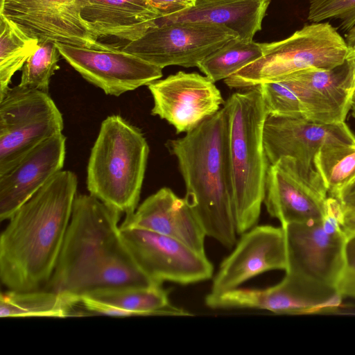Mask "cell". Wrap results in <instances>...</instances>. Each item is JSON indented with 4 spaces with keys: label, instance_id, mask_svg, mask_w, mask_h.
I'll return each mask as SVG.
<instances>
[{
    "label": "cell",
    "instance_id": "obj_33",
    "mask_svg": "<svg viewBox=\"0 0 355 355\" xmlns=\"http://www.w3.org/2000/svg\"><path fill=\"white\" fill-rule=\"evenodd\" d=\"M337 288L343 297L355 299V271L345 270Z\"/></svg>",
    "mask_w": 355,
    "mask_h": 355
},
{
    "label": "cell",
    "instance_id": "obj_25",
    "mask_svg": "<svg viewBox=\"0 0 355 355\" xmlns=\"http://www.w3.org/2000/svg\"><path fill=\"white\" fill-rule=\"evenodd\" d=\"M314 165L329 196L336 198L343 189L355 181V144L324 145L315 155Z\"/></svg>",
    "mask_w": 355,
    "mask_h": 355
},
{
    "label": "cell",
    "instance_id": "obj_7",
    "mask_svg": "<svg viewBox=\"0 0 355 355\" xmlns=\"http://www.w3.org/2000/svg\"><path fill=\"white\" fill-rule=\"evenodd\" d=\"M327 214L321 220L282 225L287 266L285 272L337 287L346 270L340 202L328 196Z\"/></svg>",
    "mask_w": 355,
    "mask_h": 355
},
{
    "label": "cell",
    "instance_id": "obj_10",
    "mask_svg": "<svg viewBox=\"0 0 355 355\" xmlns=\"http://www.w3.org/2000/svg\"><path fill=\"white\" fill-rule=\"evenodd\" d=\"M239 37L224 26L205 22L176 21L156 25L121 49L162 69L198 67L207 56Z\"/></svg>",
    "mask_w": 355,
    "mask_h": 355
},
{
    "label": "cell",
    "instance_id": "obj_32",
    "mask_svg": "<svg viewBox=\"0 0 355 355\" xmlns=\"http://www.w3.org/2000/svg\"><path fill=\"white\" fill-rule=\"evenodd\" d=\"M148 1L162 15V17L170 15L192 7L197 1V0Z\"/></svg>",
    "mask_w": 355,
    "mask_h": 355
},
{
    "label": "cell",
    "instance_id": "obj_27",
    "mask_svg": "<svg viewBox=\"0 0 355 355\" xmlns=\"http://www.w3.org/2000/svg\"><path fill=\"white\" fill-rule=\"evenodd\" d=\"M38 42L0 14V98L10 88L12 77L23 68Z\"/></svg>",
    "mask_w": 355,
    "mask_h": 355
},
{
    "label": "cell",
    "instance_id": "obj_17",
    "mask_svg": "<svg viewBox=\"0 0 355 355\" xmlns=\"http://www.w3.org/2000/svg\"><path fill=\"white\" fill-rule=\"evenodd\" d=\"M263 143L270 164L289 157L315 167L314 159L321 147L330 143L355 144V135L345 122L326 124L302 117L268 115Z\"/></svg>",
    "mask_w": 355,
    "mask_h": 355
},
{
    "label": "cell",
    "instance_id": "obj_41",
    "mask_svg": "<svg viewBox=\"0 0 355 355\" xmlns=\"http://www.w3.org/2000/svg\"><path fill=\"white\" fill-rule=\"evenodd\" d=\"M355 94V89H354V93H353V94ZM352 96H353V95H352Z\"/></svg>",
    "mask_w": 355,
    "mask_h": 355
},
{
    "label": "cell",
    "instance_id": "obj_40",
    "mask_svg": "<svg viewBox=\"0 0 355 355\" xmlns=\"http://www.w3.org/2000/svg\"><path fill=\"white\" fill-rule=\"evenodd\" d=\"M354 213H355V207H354L352 210H351L350 211H349L348 213L345 214L343 216V217H344V216H349V215H351V214H354Z\"/></svg>",
    "mask_w": 355,
    "mask_h": 355
},
{
    "label": "cell",
    "instance_id": "obj_36",
    "mask_svg": "<svg viewBox=\"0 0 355 355\" xmlns=\"http://www.w3.org/2000/svg\"><path fill=\"white\" fill-rule=\"evenodd\" d=\"M341 225L346 236L355 233V213L344 216Z\"/></svg>",
    "mask_w": 355,
    "mask_h": 355
},
{
    "label": "cell",
    "instance_id": "obj_35",
    "mask_svg": "<svg viewBox=\"0 0 355 355\" xmlns=\"http://www.w3.org/2000/svg\"><path fill=\"white\" fill-rule=\"evenodd\" d=\"M345 270L355 271V233L347 236L345 245Z\"/></svg>",
    "mask_w": 355,
    "mask_h": 355
},
{
    "label": "cell",
    "instance_id": "obj_12",
    "mask_svg": "<svg viewBox=\"0 0 355 355\" xmlns=\"http://www.w3.org/2000/svg\"><path fill=\"white\" fill-rule=\"evenodd\" d=\"M120 231L132 258L155 284L171 282L188 285L213 277L214 267L206 254L177 239L140 229Z\"/></svg>",
    "mask_w": 355,
    "mask_h": 355
},
{
    "label": "cell",
    "instance_id": "obj_31",
    "mask_svg": "<svg viewBox=\"0 0 355 355\" xmlns=\"http://www.w3.org/2000/svg\"><path fill=\"white\" fill-rule=\"evenodd\" d=\"M80 304L86 310L95 314L116 317L133 316L128 311L106 302L97 300L87 295H82L80 297Z\"/></svg>",
    "mask_w": 355,
    "mask_h": 355
},
{
    "label": "cell",
    "instance_id": "obj_3",
    "mask_svg": "<svg viewBox=\"0 0 355 355\" xmlns=\"http://www.w3.org/2000/svg\"><path fill=\"white\" fill-rule=\"evenodd\" d=\"M237 234L257 225L270 163L263 143L268 115L260 87L232 94L223 104Z\"/></svg>",
    "mask_w": 355,
    "mask_h": 355
},
{
    "label": "cell",
    "instance_id": "obj_19",
    "mask_svg": "<svg viewBox=\"0 0 355 355\" xmlns=\"http://www.w3.org/2000/svg\"><path fill=\"white\" fill-rule=\"evenodd\" d=\"M120 230L140 229L177 239L205 254V232L185 198L162 187L126 214Z\"/></svg>",
    "mask_w": 355,
    "mask_h": 355
},
{
    "label": "cell",
    "instance_id": "obj_21",
    "mask_svg": "<svg viewBox=\"0 0 355 355\" xmlns=\"http://www.w3.org/2000/svg\"><path fill=\"white\" fill-rule=\"evenodd\" d=\"M271 0H197L194 6L156 20V25L198 21L224 26L239 39L253 40Z\"/></svg>",
    "mask_w": 355,
    "mask_h": 355
},
{
    "label": "cell",
    "instance_id": "obj_2",
    "mask_svg": "<svg viewBox=\"0 0 355 355\" xmlns=\"http://www.w3.org/2000/svg\"><path fill=\"white\" fill-rule=\"evenodd\" d=\"M168 147L178 162L185 199L207 236L231 248L237 242L228 153V121L223 107Z\"/></svg>",
    "mask_w": 355,
    "mask_h": 355
},
{
    "label": "cell",
    "instance_id": "obj_26",
    "mask_svg": "<svg viewBox=\"0 0 355 355\" xmlns=\"http://www.w3.org/2000/svg\"><path fill=\"white\" fill-rule=\"evenodd\" d=\"M263 53V43L235 37L207 56L197 67L215 83L259 59Z\"/></svg>",
    "mask_w": 355,
    "mask_h": 355
},
{
    "label": "cell",
    "instance_id": "obj_14",
    "mask_svg": "<svg viewBox=\"0 0 355 355\" xmlns=\"http://www.w3.org/2000/svg\"><path fill=\"white\" fill-rule=\"evenodd\" d=\"M147 86L153 100L151 114L166 121L177 134L193 130L225 103L214 83L198 73L178 71Z\"/></svg>",
    "mask_w": 355,
    "mask_h": 355
},
{
    "label": "cell",
    "instance_id": "obj_8",
    "mask_svg": "<svg viewBox=\"0 0 355 355\" xmlns=\"http://www.w3.org/2000/svg\"><path fill=\"white\" fill-rule=\"evenodd\" d=\"M63 128L62 114L49 93L10 87L0 98V175Z\"/></svg>",
    "mask_w": 355,
    "mask_h": 355
},
{
    "label": "cell",
    "instance_id": "obj_11",
    "mask_svg": "<svg viewBox=\"0 0 355 355\" xmlns=\"http://www.w3.org/2000/svg\"><path fill=\"white\" fill-rule=\"evenodd\" d=\"M328 191L315 167L282 157L268 168L263 203L282 225L323 219Z\"/></svg>",
    "mask_w": 355,
    "mask_h": 355
},
{
    "label": "cell",
    "instance_id": "obj_1",
    "mask_svg": "<svg viewBox=\"0 0 355 355\" xmlns=\"http://www.w3.org/2000/svg\"><path fill=\"white\" fill-rule=\"evenodd\" d=\"M76 175L61 170L8 219L0 236V279L8 290L44 288L55 270L71 219Z\"/></svg>",
    "mask_w": 355,
    "mask_h": 355
},
{
    "label": "cell",
    "instance_id": "obj_39",
    "mask_svg": "<svg viewBox=\"0 0 355 355\" xmlns=\"http://www.w3.org/2000/svg\"><path fill=\"white\" fill-rule=\"evenodd\" d=\"M350 110L352 116L355 119V94H353L352 98Z\"/></svg>",
    "mask_w": 355,
    "mask_h": 355
},
{
    "label": "cell",
    "instance_id": "obj_37",
    "mask_svg": "<svg viewBox=\"0 0 355 355\" xmlns=\"http://www.w3.org/2000/svg\"><path fill=\"white\" fill-rule=\"evenodd\" d=\"M345 41L349 49L355 48V25L345 35Z\"/></svg>",
    "mask_w": 355,
    "mask_h": 355
},
{
    "label": "cell",
    "instance_id": "obj_28",
    "mask_svg": "<svg viewBox=\"0 0 355 355\" xmlns=\"http://www.w3.org/2000/svg\"><path fill=\"white\" fill-rule=\"evenodd\" d=\"M155 285L157 284L143 272L123 243L103 263L93 279L87 294L101 290Z\"/></svg>",
    "mask_w": 355,
    "mask_h": 355
},
{
    "label": "cell",
    "instance_id": "obj_5",
    "mask_svg": "<svg viewBox=\"0 0 355 355\" xmlns=\"http://www.w3.org/2000/svg\"><path fill=\"white\" fill-rule=\"evenodd\" d=\"M149 146L141 131L118 114L105 119L87 167L89 194L126 214L137 207Z\"/></svg>",
    "mask_w": 355,
    "mask_h": 355
},
{
    "label": "cell",
    "instance_id": "obj_18",
    "mask_svg": "<svg viewBox=\"0 0 355 355\" xmlns=\"http://www.w3.org/2000/svg\"><path fill=\"white\" fill-rule=\"evenodd\" d=\"M66 137L62 132L44 141L0 175V220H8L64 166Z\"/></svg>",
    "mask_w": 355,
    "mask_h": 355
},
{
    "label": "cell",
    "instance_id": "obj_16",
    "mask_svg": "<svg viewBox=\"0 0 355 355\" xmlns=\"http://www.w3.org/2000/svg\"><path fill=\"white\" fill-rule=\"evenodd\" d=\"M287 257L282 227L255 225L241 234L213 278L210 293L239 288L261 273L286 270Z\"/></svg>",
    "mask_w": 355,
    "mask_h": 355
},
{
    "label": "cell",
    "instance_id": "obj_15",
    "mask_svg": "<svg viewBox=\"0 0 355 355\" xmlns=\"http://www.w3.org/2000/svg\"><path fill=\"white\" fill-rule=\"evenodd\" d=\"M65 61L106 94L119 96L162 77V69L122 49L55 43Z\"/></svg>",
    "mask_w": 355,
    "mask_h": 355
},
{
    "label": "cell",
    "instance_id": "obj_6",
    "mask_svg": "<svg viewBox=\"0 0 355 355\" xmlns=\"http://www.w3.org/2000/svg\"><path fill=\"white\" fill-rule=\"evenodd\" d=\"M263 47L261 57L224 80L227 86L245 89L310 68L331 69L343 64L349 53L345 40L327 22L305 25Z\"/></svg>",
    "mask_w": 355,
    "mask_h": 355
},
{
    "label": "cell",
    "instance_id": "obj_22",
    "mask_svg": "<svg viewBox=\"0 0 355 355\" xmlns=\"http://www.w3.org/2000/svg\"><path fill=\"white\" fill-rule=\"evenodd\" d=\"M80 297L44 288L8 290L1 293L0 317H52L73 315Z\"/></svg>",
    "mask_w": 355,
    "mask_h": 355
},
{
    "label": "cell",
    "instance_id": "obj_13",
    "mask_svg": "<svg viewBox=\"0 0 355 355\" xmlns=\"http://www.w3.org/2000/svg\"><path fill=\"white\" fill-rule=\"evenodd\" d=\"M0 14L39 42L110 49L83 19L80 0H1Z\"/></svg>",
    "mask_w": 355,
    "mask_h": 355
},
{
    "label": "cell",
    "instance_id": "obj_23",
    "mask_svg": "<svg viewBox=\"0 0 355 355\" xmlns=\"http://www.w3.org/2000/svg\"><path fill=\"white\" fill-rule=\"evenodd\" d=\"M132 313V315L188 316L191 314L170 302L161 286L101 290L86 294Z\"/></svg>",
    "mask_w": 355,
    "mask_h": 355
},
{
    "label": "cell",
    "instance_id": "obj_4",
    "mask_svg": "<svg viewBox=\"0 0 355 355\" xmlns=\"http://www.w3.org/2000/svg\"><path fill=\"white\" fill-rule=\"evenodd\" d=\"M121 214L91 194L76 195L55 270L43 288L76 297L87 293L103 263L123 243Z\"/></svg>",
    "mask_w": 355,
    "mask_h": 355
},
{
    "label": "cell",
    "instance_id": "obj_24",
    "mask_svg": "<svg viewBox=\"0 0 355 355\" xmlns=\"http://www.w3.org/2000/svg\"><path fill=\"white\" fill-rule=\"evenodd\" d=\"M287 77L316 91L347 115L355 84L352 66L347 60L331 69L310 68Z\"/></svg>",
    "mask_w": 355,
    "mask_h": 355
},
{
    "label": "cell",
    "instance_id": "obj_29",
    "mask_svg": "<svg viewBox=\"0 0 355 355\" xmlns=\"http://www.w3.org/2000/svg\"><path fill=\"white\" fill-rule=\"evenodd\" d=\"M61 55L54 42H38L23 68L19 85L49 93L51 77L60 69Z\"/></svg>",
    "mask_w": 355,
    "mask_h": 355
},
{
    "label": "cell",
    "instance_id": "obj_20",
    "mask_svg": "<svg viewBox=\"0 0 355 355\" xmlns=\"http://www.w3.org/2000/svg\"><path fill=\"white\" fill-rule=\"evenodd\" d=\"M80 6L83 19L98 38L128 42L141 37L162 17L148 0H80Z\"/></svg>",
    "mask_w": 355,
    "mask_h": 355
},
{
    "label": "cell",
    "instance_id": "obj_9",
    "mask_svg": "<svg viewBox=\"0 0 355 355\" xmlns=\"http://www.w3.org/2000/svg\"><path fill=\"white\" fill-rule=\"evenodd\" d=\"M343 298L336 286L286 272L282 280L272 286L209 293L205 302L211 309H252L277 314L307 315L334 313Z\"/></svg>",
    "mask_w": 355,
    "mask_h": 355
},
{
    "label": "cell",
    "instance_id": "obj_34",
    "mask_svg": "<svg viewBox=\"0 0 355 355\" xmlns=\"http://www.w3.org/2000/svg\"><path fill=\"white\" fill-rule=\"evenodd\" d=\"M340 203L343 216L355 207V181L343 189L336 198Z\"/></svg>",
    "mask_w": 355,
    "mask_h": 355
},
{
    "label": "cell",
    "instance_id": "obj_30",
    "mask_svg": "<svg viewBox=\"0 0 355 355\" xmlns=\"http://www.w3.org/2000/svg\"><path fill=\"white\" fill-rule=\"evenodd\" d=\"M307 19L311 23L338 19L341 29L348 31L355 25V0H310Z\"/></svg>",
    "mask_w": 355,
    "mask_h": 355
},
{
    "label": "cell",
    "instance_id": "obj_38",
    "mask_svg": "<svg viewBox=\"0 0 355 355\" xmlns=\"http://www.w3.org/2000/svg\"><path fill=\"white\" fill-rule=\"evenodd\" d=\"M351 64L353 71L354 80L355 84V48L349 49V53L346 59Z\"/></svg>",
    "mask_w": 355,
    "mask_h": 355
}]
</instances>
